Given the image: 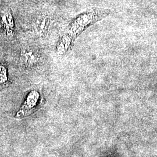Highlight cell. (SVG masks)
Masks as SVG:
<instances>
[{"instance_id":"1","label":"cell","mask_w":157,"mask_h":157,"mask_svg":"<svg viewBox=\"0 0 157 157\" xmlns=\"http://www.w3.org/2000/svg\"><path fill=\"white\" fill-rule=\"evenodd\" d=\"M111 13L109 9L93 8L75 17L67 27V33L73 40L96 22L108 17Z\"/></svg>"},{"instance_id":"2","label":"cell","mask_w":157,"mask_h":157,"mask_svg":"<svg viewBox=\"0 0 157 157\" xmlns=\"http://www.w3.org/2000/svg\"><path fill=\"white\" fill-rule=\"evenodd\" d=\"M40 103V96L36 91H32L24 102L20 111L17 113V117H25L31 114L37 108Z\"/></svg>"},{"instance_id":"3","label":"cell","mask_w":157,"mask_h":157,"mask_svg":"<svg viewBox=\"0 0 157 157\" xmlns=\"http://www.w3.org/2000/svg\"><path fill=\"white\" fill-rule=\"evenodd\" d=\"M40 61V56L37 50L32 48L23 49L20 56V61L23 67L32 69L36 67Z\"/></svg>"},{"instance_id":"4","label":"cell","mask_w":157,"mask_h":157,"mask_svg":"<svg viewBox=\"0 0 157 157\" xmlns=\"http://www.w3.org/2000/svg\"><path fill=\"white\" fill-rule=\"evenodd\" d=\"M0 21L6 36L8 37H13L15 34V26L14 19L10 10L4 11L1 13Z\"/></svg>"},{"instance_id":"5","label":"cell","mask_w":157,"mask_h":157,"mask_svg":"<svg viewBox=\"0 0 157 157\" xmlns=\"http://www.w3.org/2000/svg\"><path fill=\"white\" fill-rule=\"evenodd\" d=\"M73 40L68 34L62 36L56 45V53L59 55H63L70 50L73 44Z\"/></svg>"},{"instance_id":"6","label":"cell","mask_w":157,"mask_h":157,"mask_svg":"<svg viewBox=\"0 0 157 157\" xmlns=\"http://www.w3.org/2000/svg\"><path fill=\"white\" fill-rule=\"evenodd\" d=\"M8 81V68L6 63L0 62V85H4Z\"/></svg>"}]
</instances>
